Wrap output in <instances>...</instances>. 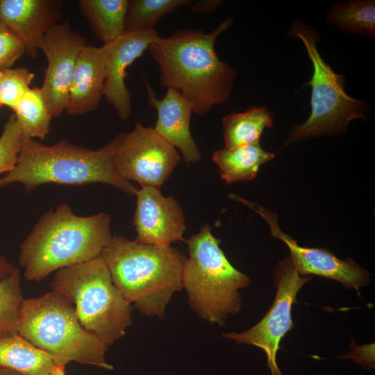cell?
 <instances>
[{
  "mask_svg": "<svg viewBox=\"0 0 375 375\" xmlns=\"http://www.w3.org/2000/svg\"><path fill=\"white\" fill-rule=\"evenodd\" d=\"M187 244L189 258L183 268L182 288L189 304L202 319L223 326L229 315L240 311L239 290L249 287L251 278L231 264L208 224Z\"/></svg>",
  "mask_w": 375,
  "mask_h": 375,
  "instance_id": "6",
  "label": "cell"
},
{
  "mask_svg": "<svg viewBox=\"0 0 375 375\" xmlns=\"http://www.w3.org/2000/svg\"><path fill=\"white\" fill-rule=\"evenodd\" d=\"M24 53L20 38L0 19V69L10 68Z\"/></svg>",
  "mask_w": 375,
  "mask_h": 375,
  "instance_id": "28",
  "label": "cell"
},
{
  "mask_svg": "<svg viewBox=\"0 0 375 375\" xmlns=\"http://www.w3.org/2000/svg\"><path fill=\"white\" fill-rule=\"evenodd\" d=\"M222 132L225 148L260 143L265 128L274 124L272 114L265 107H249L242 112H233L224 116Z\"/></svg>",
  "mask_w": 375,
  "mask_h": 375,
  "instance_id": "20",
  "label": "cell"
},
{
  "mask_svg": "<svg viewBox=\"0 0 375 375\" xmlns=\"http://www.w3.org/2000/svg\"><path fill=\"white\" fill-rule=\"evenodd\" d=\"M147 101L157 112L153 129L166 141L178 149L185 162H199L201 152L190 132V117L193 108L190 101L174 88H167L165 97L159 99L149 81L144 78Z\"/></svg>",
  "mask_w": 375,
  "mask_h": 375,
  "instance_id": "15",
  "label": "cell"
},
{
  "mask_svg": "<svg viewBox=\"0 0 375 375\" xmlns=\"http://www.w3.org/2000/svg\"><path fill=\"white\" fill-rule=\"evenodd\" d=\"M222 3L219 0H199L190 5V8L194 14L202 12L209 13L217 8Z\"/></svg>",
  "mask_w": 375,
  "mask_h": 375,
  "instance_id": "29",
  "label": "cell"
},
{
  "mask_svg": "<svg viewBox=\"0 0 375 375\" xmlns=\"http://www.w3.org/2000/svg\"><path fill=\"white\" fill-rule=\"evenodd\" d=\"M50 286L72 303L82 326L108 347L131 324L132 306L114 284L101 256L58 269Z\"/></svg>",
  "mask_w": 375,
  "mask_h": 375,
  "instance_id": "7",
  "label": "cell"
},
{
  "mask_svg": "<svg viewBox=\"0 0 375 375\" xmlns=\"http://www.w3.org/2000/svg\"><path fill=\"white\" fill-rule=\"evenodd\" d=\"M1 75H2V70L0 69V81H1ZM2 106L1 102H0V108Z\"/></svg>",
  "mask_w": 375,
  "mask_h": 375,
  "instance_id": "33",
  "label": "cell"
},
{
  "mask_svg": "<svg viewBox=\"0 0 375 375\" xmlns=\"http://www.w3.org/2000/svg\"><path fill=\"white\" fill-rule=\"evenodd\" d=\"M0 375H24L23 374L10 369L0 367Z\"/></svg>",
  "mask_w": 375,
  "mask_h": 375,
  "instance_id": "31",
  "label": "cell"
},
{
  "mask_svg": "<svg viewBox=\"0 0 375 375\" xmlns=\"http://www.w3.org/2000/svg\"><path fill=\"white\" fill-rule=\"evenodd\" d=\"M112 280L142 314L162 319L173 294L181 290L186 257L177 249L112 235L100 255Z\"/></svg>",
  "mask_w": 375,
  "mask_h": 375,
  "instance_id": "4",
  "label": "cell"
},
{
  "mask_svg": "<svg viewBox=\"0 0 375 375\" xmlns=\"http://www.w3.org/2000/svg\"><path fill=\"white\" fill-rule=\"evenodd\" d=\"M327 20L345 32L374 37V1H349L334 4L328 9Z\"/></svg>",
  "mask_w": 375,
  "mask_h": 375,
  "instance_id": "23",
  "label": "cell"
},
{
  "mask_svg": "<svg viewBox=\"0 0 375 375\" xmlns=\"http://www.w3.org/2000/svg\"><path fill=\"white\" fill-rule=\"evenodd\" d=\"M289 34L299 38L304 44L312 63L313 73L306 83L312 89L310 115L303 124L293 127L284 146L311 137L338 134L345 131L351 120L366 119L369 114L367 103L347 95L344 88V76L336 74L318 51V36L315 28L297 19Z\"/></svg>",
  "mask_w": 375,
  "mask_h": 375,
  "instance_id": "8",
  "label": "cell"
},
{
  "mask_svg": "<svg viewBox=\"0 0 375 375\" xmlns=\"http://www.w3.org/2000/svg\"><path fill=\"white\" fill-rule=\"evenodd\" d=\"M106 76V61L102 47L85 45L76 61L65 110L72 115L94 110L103 96Z\"/></svg>",
  "mask_w": 375,
  "mask_h": 375,
  "instance_id": "17",
  "label": "cell"
},
{
  "mask_svg": "<svg viewBox=\"0 0 375 375\" xmlns=\"http://www.w3.org/2000/svg\"><path fill=\"white\" fill-rule=\"evenodd\" d=\"M181 160L176 149L153 127L136 123L133 131L123 135L115 162L120 176L140 187L160 188Z\"/></svg>",
  "mask_w": 375,
  "mask_h": 375,
  "instance_id": "10",
  "label": "cell"
},
{
  "mask_svg": "<svg viewBox=\"0 0 375 375\" xmlns=\"http://www.w3.org/2000/svg\"><path fill=\"white\" fill-rule=\"evenodd\" d=\"M231 199L240 201L261 216L268 224L272 235L284 242L290 252L297 272L301 276L317 275L341 283L345 288L359 293L361 287L369 282V273L352 259L342 260L326 249L299 246L296 240L283 233L278 226V215L236 194Z\"/></svg>",
  "mask_w": 375,
  "mask_h": 375,
  "instance_id": "11",
  "label": "cell"
},
{
  "mask_svg": "<svg viewBox=\"0 0 375 375\" xmlns=\"http://www.w3.org/2000/svg\"><path fill=\"white\" fill-rule=\"evenodd\" d=\"M85 38L72 31L67 22L57 24L44 35L40 49L44 52L47 67L40 88L52 117L66 110L71 80Z\"/></svg>",
  "mask_w": 375,
  "mask_h": 375,
  "instance_id": "12",
  "label": "cell"
},
{
  "mask_svg": "<svg viewBox=\"0 0 375 375\" xmlns=\"http://www.w3.org/2000/svg\"><path fill=\"white\" fill-rule=\"evenodd\" d=\"M35 74L27 68H8L2 70L0 81V102L12 108L31 88Z\"/></svg>",
  "mask_w": 375,
  "mask_h": 375,
  "instance_id": "26",
  "label": "cell"
},
{
  "mask_svg": "<svg viewBox=\"0 0 375 375\" xmlns=\"http://www.w3.org/2000/svg\"><path fill=\"white\" fill-rule=\"evenodd\" d=\"M123 135L119 134L97 150L66 140L46 146L23 137L17 164L0 177V188L19 183L26 192H31L46 183L80 185L100 183L135 195L138 188L120 176L115 162Z\"/></svg>",
  "mask_w": 375,
  "mask_h": 375,
  "instance_id": "2",
  "label": "cell"
},
{
  "mask_svg": "<svg viewBox=\"0 0 375 375\" xmlns=\"http://www.w3.org/2000/svg\"><path fill=\"white\" fill-rule=\"evenodd\" d=\"M23 298L21 276L16 267L0 281V339L18 334Z\"/></svg>",
  "mask_w": 375,
  "mask_h": 375,
  "instance_id": "25",
  "label": "cell"
},
{
  "mask_svg": "<svg viewBox=\"0 0 375 375\" xmlns=\"http://www.w3.org/2000/svg\"><path fill=\"white\" fill-rule=\"evenodd\" d=\"M12 109L23 137H47L52 117L40 88H30Z\"/></svg>",
  "mask_w": 375,
  "mask_h": 375,
  "instance_id": "22",
  "label": "cell"
},
{
  "mask_svg": "<svg viewBox=\"0 0 375 375\" xmlns=\"http://www.w3.org/2000/svg\"><path fill=\"white\" fill-rule=\"evenodd\" d=\"M61 5L55 0H0V19L20 38L25 54L35 58L44 35L58 24Z\"/></svg>",
  "mask_w": 375,
  "mask_h": 375,
  "instance_id": "16",
  "label": "cell"
},
{
  "mask_svg": "<svg viewBox=\"0 0 375 375\" xmlns=\"http://www.w3.org/2000/svg\"><path fill=\"white\" fill-rule=\"evenodd\" d=\"M15 268L6 257L0 255V281L9 276Z\"/></svg>",
  "mask_w": 375,
  "mask_h": 375,
  "instance_id": "30",
  "label": "cell"
},
{
  "mask_svg": "<svg viewBox=\"0 0 375 375\" xmlns=\"http://www.w3.org/2000/svg\"><path fill=\"white\" fill-rule=\"evenodd\" d=\"M190 0H129L125 19V31L154 29L165 15L183 6H190Z\"/></svg>",
  "mask_w": 375,
  "mask_h": 375,
  "instance_id": "24",
  "label": "cell"
},
{
  "mask_svg": "<svg viewBox=\"0 0 375 375\" xmlns=\"http://www.w3.org/2000/svg\"><path fill=\"white\" fill-rule=\"evenodd\" d=\"M274 274L276 297L264 317L245 331L230 332L223 337L238 344H251L261 349L265 353L270 375H283L276 361L280 342L293 328L291 311L297 293L311 278L299 275L290 257L278 262Z\"/></svg>",
  "mask_w": 375,
  "mask_h": 375,
  "instance_id": "9",
  "label": "cell"
},
{
  "mask_svg": "<svg viewBox=\"0 0 375 375\" xmlns=\"http://www.w3.org/2000/svg\"><path fill=\"white\" fill-rule=\"evenodd\" d=\"M22 133L14 114L9 116L0 136V174L12 170L17 164L22 144Z\"/></svg>",
  "mask_w": 375,
  "mask_h": 375,
  "instance_id": "27",
  "label": "cell"
},
{
  "mask_svg": "<svg viewBox=\"0 0 375 375\" xmlns=\"http://www.w3.org/2000/svg\"><path fill=\"white\" fill-rule=\"evenodd\" d=\"M274 158V153L265 151L258 143L224 147L215 151L212 158L219 167L222 178L229 184L252 180L259 167Z\"/></svg>",
  "mask_w": 375,
  "mask_h": 375,
  "instance_id": "18",
  "label": "cell"
},
{
  "mask_svg": "<svg viewBox=\"0 0 375 375\" xmlns=\"http://www.w3.org/2000/svg\"><path fill=\"white\" fill-rule=\"evenodd\" d=\"M233 23V19L227 17L209 33L200 29L178 30L148 48L159 67L160 83L178 90L199 116L231 96L236 72L219 58L215 43Z\"/></svg>",
  "mask_w": 375,
  "mask_h": 375,
  "instance_id": "1",
  "label": "cell"
},
{
  "mask_svg": "<svg viewBox=\"0 0 375 375\" xmlns=\"http://www.w3.org/2000/svg\"><path fill=\"white\" fill-rule=\"evenodd\" d=\"M18 334L51 356L58 366L69 362L112 369L108 347L81 324L72 303L51 291L22 303Z\"/></svg>",
  "mask_w": 375,
  "mask_h": 375,
  "instance_id": "5",
  "label": "cell"
},
{
  "mask_svg": "<svg viewBox=\"0 0 375 375\" xmlns=\"http://www.w3.org/2000/svg\"><path fill=\"white\" fill-rule=\"evenodd\" d=\"M129 0H81V10L96 36L109 43L125 32Z\"/></svg>",
  "mask_w": 375,
  "mask_h": 375,
  "instance_id": "21",
  "label": "cell"
},
{
  "mask_svg": "<svg viewBox=\"0 0 375 375\" xmlns=\"http://www.w3.org/2000/svg\"><path fill=\"white\" fill-rule=\"evenodd\" d=\"M160 38L155 28L125 31L102 46L106 68L103 96L122 120L127 119L132 111L131 94L125 83L127 68Z\"/></svg>",
  "mask_w": 375,
  "mask_h": 375,
  "instance_id": "14",
  "label": "cell"
},
{
  "mask_svg": "<svg viewBox=\"0 0 375 375\" xmlns=\"http://www.w3.org/2000/svg\"><path fill=\"white\" fill-rule=\"evenodd\" d=\"M56 360L19 334L0 339V367L24 375H49Z\"/></svg>",
  "mask_w": 375,
  "mask_h": 375,
  "instance_id": "19",
  "label": "cell"
},
{
  "mask_svg": "<svg viewBox=\"0 0 375 375\" xmlns=\"http://www.w3.org/2000/svg\"><path fill=\"white\" fill-rule=\"evenodd\" d=\"M135 195L133 224L137 233L135 242L169 247L183 240L185 217L174 198L165 197L160 188L151 186L140 187Z\"/></svg>",
  "mask_w": 375,
  "mask_h": 375,
  "instance_id": "13",
  "label": "cell"
},
{
  "mask_svg": "<svg viewBox=\"0 0 375 375\" xmlns=\"http://www.w3.org/2000/svg\"><path fill=\"white\" fill-rule=\"evenodd\" d=\"M110 215L74 213L66 203L45 212L20 245L19 263L28 281L99 256L109 243Z\"/></svg>",
  "mask_w": 375,
  "mask_h": 375,
  "instance_id": "3",
  "label": "cell"
},
{
  "mask_svg": "<svg viewBox=\"0 0 375 375\" xmlns=\"http://www.w3.org/2000/svg\"><path fill=\"white\" fill-rule=\"evenodd\" d=\"M65 367L63 365L57 366L49 375H65Z\"/></svg>",
  "mask_w": 375,
  "mask_h": 375,
  "instance_id": "32",
  "label": "cell"
}]
</instances>
